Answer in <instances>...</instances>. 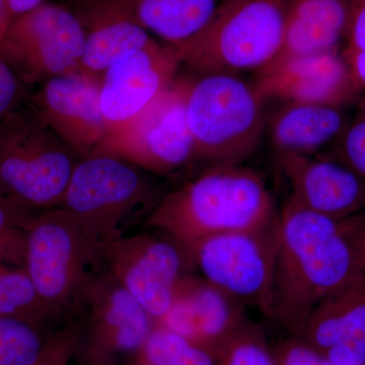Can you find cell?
Returning a JSON list of instances; mask_svg holds the SVG:
<instances>
[{"instance_id":"32","label":"cell","mask_w":365,"mask_h":365,"mask_svg":"<svg viewBox=\"0 0 365 365\" xmlns=\"http://www.w3.org/2000/svg\"><path fill=\"white\" fill-rule=\"evenodd\" d=\"M78 324H71L53 333L47 351L39 365H71L74 359Z\"/></svg>"},{"instance_id":"12","label":"cell","mask_w":365,"mask_h":365,"mask_svg":"<svg viewBox=\"0 0 365 365\" xmlns=\"http://www.w3.org/2000/svg\"><path fill=\"white\" fill-rule=\"evenodd\" d=\"M107 272L148 312L155 323L167 314L184 277L188 250L170 237L139 234L103 245Z\"/></svg>"},{"instance_id":"1","label":"cell","mask_w":365,"mask_h":365,"mask_svg":"<svg viewBox=\"0 0 365 365\" xmlns=\"http://www.w3.org/2000/svg\"><path fill=\"white\" fill-rule=\"evenodd\" d=\"M353 218L333 220L289 199L278 213L268 318L292 336L300 332L319 302L365 275L353 237Z\"/></svg>"},{"instance_id":"3","label":"cell","mask_w":365,"mask_h":365,"mask_svg":"<svg viewBox=\"0 0 365 365\" xmlns=\"http://www.w3.org/2000/svg\"><path fill=\"white\" fill-rule=\"evenodd\" d=\"M24 268L55 321L85 312L96 285L107 272L102 245L60 207L34 216Z\"/></svg>"},{"instance_id":"14","label":"cell","mask_w":365,"mask_h":365,"mask_svg":"<svg viewBox=\"0 0 365 365\" xmlns=\"http://www.w3.org/2000/svg\"><path fill=\"white\" fill-rule=\"evenodd\" d=\"M98 91V78L81 73L57 76L41 83L29 98V109L83 158L107 136Z\"/></svg>"},{"instance_id":"5","label":"cell","mask_w":365,"mask_h":365,"mask_svg":"<svg viewBox=\"0 0 365 365\" xmlns=\"http://www.w3.org/2000/svg\"><path fill=\"white\" fill-rule=\"evenodd\" d=\"M265 103L237 74L213 72L188 79L186 116L194 160L241 165L251 158L267 124Z\"/></svg>"},{"instance_id":"7","label":"cell","mask_w":365,"mask_h":365,"mask_svg":"<svg viewBox=\"0 0 365 365\" xmlns=\"http://www.w3.org/2000/svg\"><path fill=\"white\" fill-rule=\"evenodd\" d=\"M155 196L143 170L114 153L93 150L79 160L59 207L103 246L122 237L126 222Z\"/></svg>"},{"instance_id":"22","label":"cell","mask_w":365,"mask_h":365,"mask_svg":"<svg viewBox=\"0 0 365 365\" xmlns=\"http://www.w3.org/2000/svg\"><path fill=\"white\" fill-rule=\"evenodd\" d=\"M136 21L167 45L177 46L200 32L222 0H124Z\"/></svg>"},{"instance_id":"17","label":"cell","mask_w":365,"mask_h":365,"mask_svg":"<svg viewBox=\"0 0 365 365\" xmlns=\"http://www.w3.org/2000/svg\"><path fill=\"white\" fill-rule=\"evenodd\" d=\"M241 302L204 278L185 275L169 311L157 322L211 351L220 353L247 325Z\"/></svg>"},{"instance_id":"35","label":"cell","mask_w":365,"mask_h":365,"mask_svg":"<svg viewBox=\"0 0 365 365\" xmlns=\"http://www.w3.org/2000/svg\"><path fill=\"white\" fill-rule=\"evenodd\" d=\"M2 16H4V6H2V0H0V28H1Z\"/></svg>"},{"instance_id":"26","label":"cell","mask_w":365,"mask_h":365,"mask_svg":"<svg viewBox=\"0 0 365 365\" xmlns=\"http://www.w3.org/2000/svg\"><path fill=\"white\" fill-rule=\"evenodd\" d=\"M38 212L0 191V263L24 268L26 235Z\"/></svg>"},{"instance_id":"6","label":"cell","mask_w":365,"mask_h":365,"mask_svg":"<svg viewBox=\"0 0 365 365\" xmlns=\"http://www.w3.org/2000/svg\"><path fill=\"white\" fill-rule=\"evenodd\" d=\"M81 158L29 108L0 125V191L34 210L59 207Z\"/></svg>"},{"instance_id":"31","label":"cell","mask_w":365,"mask_h":365,"mask_svg":"<svg viewBox=\"0 0 365 365\" xmlns=\"http://www.w3.org/2000/svg\"><path fill=\"white\" fill-rule=\"evenodd\" d=\"M26 85L0 59V125L16 112L26 97Z\"/></svg>"},{"instance_id":"28","label":"cell","mask_w":365,"mask_h":365,"mask_svg":"<svg viewBox=\"0 0 365 365\" xmlns=\"http://www.w3.org/2000/svg\"><path fill=\"white\" fill-rule=\"evenodd\" d=\"M346 45L341 51L355 88L365 93V0H352L346 30Z\"/></svg>"},{"instance_id":"25","label":"cell","mask_w":365,"mask_h":365,"mask_svg":"<svg viewBox=\"0 0 365 365\" xmlns=\"http://www.w3.org/2000/svg\"><path fill=\"white\" fill-rule=\"evenodd\" d=\"M52 334L24 319L0 317V365H39Z\"/></svg>"},{"instance_id":"19","label":"cell","mask_w":365,"mask_h":365,"mask_svg":"<svg viewBox=\"0 0 365 365\" xmlns=\"http://www.w3.org/2000/svg\"><path fill=\"white\" fill-rule=\"evenodd\" d=\"M295 337L334 365H365V275L319 302Z\"/></svg>"},{"instance_id":"2","label":"cell","mask_w":365,"mask_h":365,"mask_svg":"<svg viewBox=\"0 0 365 365\" xmlns=\"http://www.w3.org/2000/svg\"><path fill=\"white\" fill-rule=\"evenodd\" d=\"M277 215L261 175L241 165H218L163 197L148 225L188 248L215 235L265 227Z\"/></svg>"},{"instance_id":"20","label":"cell","mask_w":365,"mask_h":365,"mask_svg":"<svg viewBox=\"0 0 365 365\" xmlns=\"http://www.w3.org/2000/svg\"><path fill=\"white\" fill-rule=\"evenodd\" d=\"M349 119L343 107L285 102L269 122V136L278 155H317L335 143Z\"/></svg>"},{"instance_id":"34","label":"cell","mask_w":365,"mask_h":365,"mask_svg":"<svg viewBox=\"0 0 365 365\" xmlns=\"http://www.w3.org/2000/svg\"><path fill=\"white\" fill-rule=\"evenodd\" d=\"M353 237L359 252L360 262L365 271V215L353 218Z\"/></svg>"},{"instance_id":"23","label":"cell","mask_w":365,"mask_h":365,"mask_svg":"<svg viewBox=\"0 0 365 365\" xmlns=\"http://www.w3.org/2000/svg\"><path fill=\"white\" fill-rule=\"evenodd\" d=\"M0 317L24 319L46 328L55 321L23 267L0 263Z\"/></svg>"},{"instance_id":"21","label":"cell","mask_w":365,"mask_h":365,"mask_svg":"<svg viewBox=\"0 0 365 365\" xmlns=\"http://www.w3.org/2000/svg\"><path fill=\"white\" fill-rule=\"evenodd\" d=\"M351 4L352 0H290L284 43L274 60L339 49Z\"/></svg>"},{"instance_id":"27","label":"cell","mask_w":365,"mask_h":365,"mask_svg":"<svg viewBox=\"0 0 365 365\" xmlns=\"http://www.w3.org/2000/svg\"><path fill=\"white\" fill-rule=\"evenodd\" d=\"M217 365H277L258 327L247 324L220 353Z\"/></svg>"},{"instance_id":"11","label":"cell","mask_w":365,"mask_h":365,"mask_svg":"<svg viewBox=\"0 0 365 365\" xmlns=\"http://www.w3.org/2000/svg\"><path fill=\"white\" fill-rule=\"evenodd\" d=\"M78 324L74 357L81 365H118L137 356L155 321L114 277L98 280Z\"/></svg>"},{"instance_id":"30","label":"cell","mask_w":365,"mask_h":365,"mask_svg":"<svg viewBox=\"0 0 365 365\" xmlns=\"http://www.w3.org/2000/svg\"><path fill=\"white\" fill-rule=\"evenodd\" d=\"M273 353L277 365H334L323 353L295 336L280 343Z\"/></svg>"},{"instance_id":"9","label":"cell","mask_w":365,"mask_h":365,"mask_svg":"<svg viewBox=\"0 0 365 365\" xmlns=\"http://www.w3.org/2000/svg\"><path fill=\"white\" fill-rule=\"evenodd\" d=\"M278 215L265 227L208 237L186 248L202 278L268 317Z\"/></svg>"},{"instance_id":"29","label":"cell","mask_w":365,"mask_h":365,"mask_svg":"<svg viewBox=\"0 0 365 365\" xmlns=\"http://www.w3.org/2000/svg\"><path fill=\"white\" fill-rule=\"evenodd\" d=\"M333 155L354 170L365 182V93L355 104V112L339 138Z\"/></svg>"},{"instance_id":"16","label":"cell","mask_w":365,"mask_h":365,"mask_svg":"<svg viewBox=\"0 0 365 365\" xmlns=\"http://www.w3.org/2000/svg\"><path fill=\"white\" fill-rule=\"evenodd\" d=\"M292 188L289 200L318 215L344 220L365 215V182L332 155H278Z\"/></svg>"},{"instance_id":"18","label":"cell","mask_w":365,"mask_h":365,"mask_svg":"<svg viewBox=\"0 0 365 365\" xmlns=\"http://www.w3.org/2000/svg\"><path fill=\"white\" fill-rule=\"evenodd\" d=\"M78 16L85 48L79 73L98 78L118 60L155 42L124 0H64Z\"/></svg>"},{"instance_id":"24","label":"cell","mask_w":365,"mask_h":365,"mask_svg":"<svg viewBox=\"0 0 365 365\" xmlns=\"http://www.w3.org/2000/svg\"><path fill=\"white\" fill-rule=\"evenodd\" d=\"M135 359L146 365H217L220 355L155 324Z\"/></svg>"},{"instance_id":"36","label":"cell","mask_w":365,"mask_h":365,"mask_svg":"<svg viewBox=\"0 0 365 365\" xmlns=\"http://www.w3.org/2000/svg\"><path fill=\"white\" fill-rule=\"evenodd\" d=\"M132 365H146V364H143V362L139 361V360L135 359V360H134L133 364H132Z\"/></svg>"},{"instance_id":"15","label":"cell","mask_w":365,"mask_h":365,"mask_svg":"<svg viewBox=\"0 0 365 365\" xmlns=\"http://www.w3.org/2000/svg\"><path fill=\"white\" fill-rule=\"evenodd\" d=\"M254 86L266 102L278 98L346 108L356 104L361 96L339 49L274 60L258 71Z\"/></svg>"},{"instance_id":"8","label":"cell","mask_w":365,"mask_h":365,"mask_svg":"<svg viewBox=\"0 0 365 365\" xmlns=\"http://www.w3.org/2000/svg\"><path fill=\"white\" fill-rule=\"evenodd\" d=\"M85 33L66 4L45 2L19 16L0 39V59L26 86L79 73Z\"/></svg>"},{"instance_id":"13","label":"cell","mask_w":365,"mask_h":365,"mask_svg":"<svg viewBox=\"0 0 365 365\" xmlns=\"http://www.w3.org/2000/svg\"><path fill=\"white\" fill-rule=\"evenodd\" d=\"M181 66L175 48L155 41L118 60L98 76L107 135L129 123L176 81Z\"/></svg>"},{"instance_id":"33","label":"cell","mask_w":365,"mask_h":365,"mask_svg":"<svg viewBox=\"0 0 365 365\" xmlns=\"http://www.w3.org/2000/svg\"><path fill=\"white\" fill-rule=\"evenodd\" d=\"M45 2H47V0H2L4 16H2L1 28H0V39L11 21L33 11Z\"/></svg>"},{"instance_id":"4","label":"cell","mask_w":365,"mask_h":365,"mask_svg":"<svg viewBox=\"0 0 365 365\" xmlns=\"http://www.w3.org/2000/svg\"><path fill=\"white\" fill-rule=\"evenodd\" d=\"M290 0H222L200 32L173 46L197 72L262 71L282 50Z\"/></svg>"},{"instance_id":"10","label":"cell","mask_w":365,"mask_h":365,"mask_svg":"<svg viewBox=\"0 0 365 365\" xmlns=\"http://www.w3.org/2000/svg\"><path fill=\"white\" fill-rule=\"evenodd\" d=\"M188 79H179L129 123L106 136L95 150L114 153L144 172L167 175L194 160L187 122Z\"/></svg>"}]
</instances>
